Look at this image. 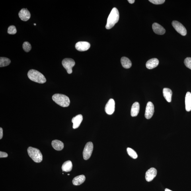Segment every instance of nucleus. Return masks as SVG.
<instances>
[{"label":"nucleus","mask_w":191,"mask_h":191,"mask_svg":"<svg viewBox=\"0 0 191 191\" xmlns=\"http://www.w3.org/2000/svg\"><path fill=\"white\" fill-rule=\"evenodd\" d=\"M75 62L73 59L70 58H65L62 61L63 66L69 74L72 73V68L75 65Z\"/></svg>","instance_id":"obj_5"},{"label":"nucleus","mask_w":191,"mask_h":191,"mask_svg":"<svg viewBox=\"0 0 191 191\" xmlns=\"http://www.w3.org/2000/svg\"><path fill=\"white\" fill-rule=\"evenodd\" d=\"M18 16L22 20L26 21L30 19V14L27 9L24 8L20 10L18 13Z\"/></svg>","instance_id":"obj_12"},{"label":"nucleus","mask_w":191,"mask_h":191,"mask_svg":"<svg viewBox=\"0 0 191 191\" xmlns=\"http://www.w3.org/2000/svg\"><path fill=\"white\" fill-rule=\"evenodd\" d=\"M51 145L53 148L56 150L60 151L63 149L64 146L63 143L60 141L54 140L52 142Z\"/></svg>","instance_id":"obj_17"},{"label":"nucleus","mask_w":191,"mask_h":191,"mask_svg":"<svg viewBox=\"0 0 191 191\" xmlns=\"http://www.w3.org/2000/svg\"><path fill=\"white\" fill-rule=\"evenodd\" d=\"M68 175H70V174H68Z\"/></svg>","instance_id":"obj_34"},{"label":"nucleus","mask_w":191,"mask_h":191,"mask_svg":"<svg viewBox=\"0 0 191 191\" xmlns=\"http://www.w3.org/2000/svg\"><path fill=\"white\" fill-rule=\"evenodd\" d=\"M127 151L129 155L133 159H135L137 158V154L134 150L131 148H128L127 149Z\"/></svg>","instance_id":"obj_24"},{"label":"nucleus","mask_w":191,"mask_h":191,"mask_svg":"<svg viewBox=\"0 0 191 191\" xmlns=\"http://www.w3.org/2000/svg\"><path fill=\"white\" fill-rule=\"evenodd\" d=\"M128 1L129 3L131 4H133L135 2V0H128Z\"/></svg>","instance_id":"obj_31"},{"label":"nucleus","mask_w":191,"mask_h":191,"mask_svg":"<svg viewBox=\"0 0 191 191\" xmlns=\"http://www.w3.org/2000/svg\"><path fill=\"white\" fill-rule=\"evenodd\" d=\"M85 177L84 175H81L74 178L73 180V184L75 186H79L83 184L85 180Z\"/></svg>","instance_id":"obj_18"},{"label":"nucleus","mask_w":191,"mask_h":191,"mask_svg":"<svg viewBox=\"0 0 191 191\" xmlns=\"http://www.w3.org/2000/svg\"><path fill=\"white\" fill-rule=\"evenodd\" d=\"M186 109V111L191 110V93L189 92H187L185 97Z\"/></svg>","instance_id":"obj_20"},{"label":"nucleus","mask_w":191,"mask_h":191,"mask_svg":"<svg viewBox=\"0 0 191 191\" xmlns=\"http://www.w3.org/2000/svg\"><path fill=\"white\" fill-rule=\"evenodd\" d=\"M159 64V61L157 59H151L147 62L146 64V66L148 69H153L157 67Z\"/></svg>","instance_id":"obj_15"},{"label":"nucleus","mask_w":191,"mask_h":191,"mask_svg":"<svg viewBox=\"0 0 191 191\" xmlns=\"http://www.w3.org/2000/svg\"><path fill=\"white\" fill-rule=\"evenodd\" d=\"M94 146L92 142L86 144L83 151V156L84 160L89 159L91 157L93 150Z\"/></svg>","instance_id":"obj_6"},{"label":"nucleus","mask_w":191,"mask_h":191,"mask_svg":"<svg viewBox=\"0 0 191 191\" xmlns=\"http://www.w3.org/2000/svg\"><path fill=\"white\" fill-rule=\"evenodd\" d=\"M27 152L29 156L34 161L37 163L42 161L43 155L40 150L30 147L28 148Z\"/></svg>","instance_id":"obj_4"},{"label":"nucleus","mask_w":191,"mask_h":191,"mask_svg":"<svg viewBox=\"0 0 191 191\" xmlns=\"http://www.w3.org/2000/svg\"><path fill=\"white\" fill-rule=\"evenodd\" d=\"M121 62L123 67L125 68H130L132 66V63L131 61L126 57H122L121 59Z\"/></svg>","instance_id":"obj_21"},{"label":"nucleus","mask_w":191,"mask_h":191,"mask_svg":"<svg viewBox=\"0 0 191 191\" xmlns=\"http://www.w3.org/2000/svg\"><path fill=\"white\" fill-rule=\"evenodd\" d=\"M8 157V154L5 152L0 151V158H7Z\"/></svg>","instance_id":"obj_29"},{"label":"nucleus","mask_w":191,"mask_h":191,"mask_svg":"<svg viewBox=\"0 0 191 191\" xmlns=\"http://www.w3.org/2000/svg\"><path fill=\"white\" fill-rule=\"evenodd\" d=\"M52 99L57 104L63 107H68L70 103L69 97L63 94H55L53 95Z\"/></svg>","instance_id":"obj_3"},{"label":"nucleus","mask_w":191,"mask_h":191,"mask_svg":"<svg viewBox=\"0 0 191 191\" xmlns=\"http://www.w3.org/2000/svg\"><path fill=\"white\" fill-rule=\"evenodd\" d=\"M17 32V30H16L15 27L14 26H11L9 27L8 28V33L10 34H14Z\"/></svg>","instance_id":"obj_26"},{"label":"nucleus","mask_w":191,"mask_h":191,"mask_svg":"<svg viewBox=\"0 0 191 191\" xmlns=\"http://www.w3.org/2000/svg\"><path fill=\"white\" fill-rule=\"evenodd\" d=\"M119 18V14L118 10L116 8H113L108 18L106 26L107 29L110 30L113 27L115 24L118 22Z\"/></svg>","instance_id":"obj_1"},{"label":"nucleus","mask_w":191,"mask_h":191,"mask_svg":"<svg viewBox=\"0 0 191 191\" xmlns=\"http://www.w3.org/2000/svg\"><path fill=\"white\" fill-rule=\"evenodd\" d=\"M73 168V164L70 161H67L64 163L62 166V169L63 171L69 172L71 171Z\"/></svg>","instance_id":"obj_22"},{"label":"nucleus","mask_w":191,"mask_h":191,"mask_svg":"<svg viewBox=\"0 0 191 191\" xmlns=\"http://www.w3.org/2000/svg\"><path fill=\"white\" fill-rule=\"evenodd\" d=\"M83 120V116L81 114L77 115L72 119V122L73 123V127L76 129L79 127Z\"/></svg>","instance_id":"obj_13"},{"label":"nucleus","mask_w":191,"mask_h":191,"mask_svg":"<svg viewBox=\"0 0 191 191\" xmlns=\"http://www.w3.org/2000/svg\"><path fill=\"white\" fill-rule=\"evenodd\" d=\"M152 28L155 33L159 35H163L165 33L166 30L163 26L157 23L153 24Z\"/></svg>","instance_id":"obj_14"},{"label":"nucleus","mask_w":191,"mask_h":191,"mask_svg":"<svg viewBox=\"0 0 191 191\" xmlns=\"http://www.w3.org/2000/svg\"><path fill=\"white\" fill-rule=\"evenodd\" d=\"M165 191H172L168 189H165Z\"/></svg>","instance_id":"obj_32"},{"label":"nucleus","mask_w":191,"mask_h":191,"mask_svg":"<svg viewBox=\"0 0 191 191\" xmlns=\"http://www.w3.org/2000/svg\"><path fill=\"white\" fill-rule=\"evenodd\" d=\"M77 50L80 51L88 50L90 48V44L86 42H79L77 43L75 46Z\"/></svg>","instance_id":"obj_11"},{"label":"nucleus","mask_w":191,"mask_h":191,"mask_svg":"<svg viewBox=\"0 0 191 191\" xmlns=\"http://www.w3.org/2000/svg\"><path fill=\"white\" fill-rule=\"evenodd\" d=\"M149 1L155 5H158L164 3L165 1V0H149Z\"/></svg>","instance_id":"obj_28"},{"label":"nucleus","mask_w":191,"mask_h":191,"mask_svg":"<svg viewBox=\"0 0 191 191\" xmlns=\"http://www.w3.org/2000/svg\"><path fill=\"white\" fill-rule=\"evenodd\" d=\"M154 112V104L151 102H148L146 107L145 116L146 118L149 119L153 116Z\"/></svg>","instance_id":"obj_8"},{"label":"nucleus","mask_w":191,"mask_h":191,"mask_svg":"<svg viewBox=\"0 0 191 191\" xmlns=\"http://www.w3.org/2000/svg\"><path fill=\"white\" fill-rule=\"evenodd\" d=\"M11 61L8 58L5 57H1L0 58V67H2L8 66L10 63Z\"/></svg>","instance_id":"obj_23"},{"label":"nucleus","mask_w":191,"mask_h":191,"mask_svg":"<svg viewBox=\"0 0 191 191\" xmlns=\"http://www.w3.org/2000/svg\"><path fill=\"white\" fill-rule=\"evenodd\" d=\"M24 50L26 52H28L32 48L31 46L29 43L27 42H24L23 44Z\"/></svg>","instance_id":"obj_25"},{"label":"nucleus","mask_w":191,"mask_h":191,"mask_svg":"<svg viewBox=\"0 0 191 191\" xmlns=\"http://www.w3.org/2000/svg\"><path fill=\"white\" fill-rule=\"evenodd\" d=\"M157 170L154 168H151L146 172L145 179L147 182H151L157 174Z\"/></svg>","instance_id":"obj_10"},{"label":"nucleus","mask_w":191,"mask_h":191,"mask_svg":"<svg viewBox=\"0 0 191 191\" xmlns=\"http://www.w3.org/2000/svg\"><path fill=\"white\" fill-rule=\"evenodd\" d=\"M3 137V129L1 127L0 128V139H2Z\"/></svg>","instance_id":"obj_30"},{"label":"nucleus","mask_w":191,"mask_h":191,"mask_svg":"<svg viewBox=\"0 0 191 191\" xmlns=\"http://www.w3.org/2000/svg\"><path fill=\"white\" fill-rule=\"evenodd\" d=\"M27 75L29 78L36 83L43 84L46 82V78L44 76L36 70H30L28 72Z\"/></svg>","instance_id":"obj_2"},{"label":"nucleus","mask_w":191,"mask_h":191,"mask_svg":"<svg viewBox=\"0 0 191 191\" xmlns=\"http://www.w3.org/2000/svg\"><path fill=\"white\" fill-rule=\"evenodd\" d=\"M184 63L187 67L191 69V57H187L185 59Z\"/></svg>","instance_id":"obj_27"},{"label":"nucleus","mask_w":191,"mask_h":191,"mask_svg":"<svg viewBox=\"0 0 191 191\" xmlns=\"http://www.w3.org/2000/svg\"><path fill=\"white\" fill-rule=\"evenodd\" d=\"M140 108V106L138 102H135L131 107V116L132 117L136 116L138 115Z\"/></svg>","instance_id":"obj_16"},{"label":"nucleus","mask_w":191,"mask_h":191,"mask_svg":"<svg viewBox=\"0 0 191 191\" xmlns=\"http://www.w3.org/2000/svg\"><path fill=\"white\" fill-rule=\"evenodd\" d=\"M172 25L179 33L183 36H185L187 34V31L185 27L181 23L176 21L172 22Z\"/></svg>","instance_id":"obj_7"},{"label":"nucleus","mask_w":191,"mask_h":191,"mask_svg":"<svg viewBox=\"0 0 191 191\" xmlns=\"http://www.w3.org/2000/svg\"><path fill=\"white\" fill-rule=\"evenodd\" d=\"M115 110V102L114 100L111 98L106 104L105 111L107 114L112 115L113 113Z\"/></svg>","instance_id":"obj_9"},{"label":"nucleus","mask_w":191,"mask_h":191,"mask_svg":"<svg viewBox=\"0 0 191 191\" xmlns=\"http://www.w3.org/2000/svg\"><path fill=\"white\" fill-rule=\"evenodd\" d=\"M34 25L36 26V24H34Z\"/></svg>","instance_id":"obj_33"},{"label":"nucleus","mask_w":191,"mask_h":191,"mask_svg":"<svg viewBox=\"0 0 191 191\" xmlns=\"http://www.w3.org/2000/svg\"><path fill=\"white\" fill-rule=\"evenodd\" d=\"M163 93L164 97L166 100L168 102H171L172 95V90L167 88H164Z\"/></svg>","instance_id":"obj_19"}]
</instances>
